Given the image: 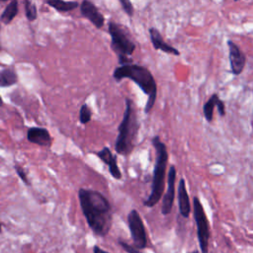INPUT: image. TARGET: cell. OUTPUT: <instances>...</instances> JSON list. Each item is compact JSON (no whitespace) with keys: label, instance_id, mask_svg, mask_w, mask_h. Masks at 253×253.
<instances>
[{"label":"cell","instance_id":"obj_1","mask_svg":"<svg viewBox=\"0 0 253 253\" xmlns=\"http://www.w3.org/2000/svg\"><path fill=\"white\" fill-rule=\"evenodd\" d=\"M78 198L82 212L92 231L99 236H106L112 226L113 212L109 201L100 192L80 189Z\"/></svg>","mask_w":253,"mask_h":253},{"label":"cell","instance_id":"obj_8","mask_svg":"<svg viewBox=\"0 0 253 253\" xmlns=\"http://www.w3.org/2000/svg\"><path fill=\"white\" fill-rule=\"evenodd\" d=\"M175 182H176V168L171 165L167 174V190L162 200L161 212L167 215L171 212L173 208V203L175 199Z\"/></svg>","mask_w":253,"mask_h":253},{"label":"cell","instance_id":"obj_21","mask_svg":"<svg viewBox=\"0 0 253 253\" xmlns=\"http://www.w3.org/2000/svg\"><path fill=\"white\" fill-rule=\"evenodd\" d=\"M120 4L122 5V8H123L124 12H125L127 16L131 17V16L133 15L134 10H133V6H132V4H131L130 1H128V0H120Z\"/></svg>","mask_w":253,"mask_h":253},{"label":"cell","instance_id":"obj_5","mask_svg":"<svg viewBox=\"0 0 253 253\" xmlns=\"http://www.w3.org/2000/svg\"><path fill=\"white\" fill-rule=\"evenodd\" d=\"M108 28L112 40L111 46L118 57L131 55L135 49V44L127 31L116 22H110Z\"/></svg>","mask_w":253,"mask_h":253},{"label":"cell","instance_id":"obj_26","mask_svg":"<svg viewBox=\"0 0 253 253\" xmlns=\"http://www.w3.org/2000/svg\"><path fill=\"white\" fill-rule=\"evenodd\" d=\"M191 253H199L197 250H195V251H193V252H191Z\"/></svg>","mask_w":253,"mask_h":253},{"label":"cell","instance_id":"obj_20","mask_svg":"<svg viewBox=\"0 0 253 253\" xmlns=\"http://www.w3.org/2000/svg\"><path fill=\"white\" fill-rule=\"evenodd\" d=\"M91 117H92V112L91 109L88 107L87 104H83L80 108V112H79V120L80 123L83 125L88 124L91 121Z\"/></svg>","mask_w":253,"mask_h":253},{"label":"cell","instance_id":"obj_27","mask_svg":"<svg viewBox=\"0 0 253 253\" xmlns=\"http://www.w3.org/2000/svg\"><path fill=\"white\" fill-rule=\"evenodd\" d=\"M1 48H2V47H1V43H0V50H1Z\"/></svg>","mask_w":253,"mask_h":253},{"label":"cell","instance_id":"obj_22","mask_svg":"<svg viewBox=\"0 0 253 253\" xmlns=\"http://www.w3.org/2000/svg\"><path fill=\"white\" fill-rule=\"evenodd\" d=\"M15 170H16V172H17V174H18V176L20 177V179L25 183V184H27V185H30V182H29V179L27 178V174H26V172H25V170L23 169V167L21 166V165H18V164H16L15 165Z\"/></svg>","mask_w":253,"mask_h":253},{"label":"cell","instance_id":"obj_17","mask_svg":"<svg viewBox=\"0 0 253 253\" xmlns=\"http://www.w3.org/2000/svg\"><path fill=\"white\" fill-rule=\"evenodd\" d=\"M19 11V7H18V1L13 0L11 1L5 8V10L2 12L1 16H0V21L5 24L8 25L10 24L14 18L16 17V15L18 14Z\"/></svg>","mask_w":253,"mask_h":253},{"label":"cell","instance_id":"obj_13","mask_svg":"<svg viewBox=\"0 0 253 253\" xmlns=\"http://www.w3.org/2000/svg\"><path fill=\"white\" fill-rule=\"evenodd\" d=\"M27 138L30 142L41 145L50 146L52 138L47 129L43 127H30L27 131Z\"/></svg>","mask_w":253,"mask_h":253},{"label":"cell","instance_id":"obj_4","mask_svg":"<svg viewBox=\"0 0 253 253\" xmlns=\"http://www.w3.org/2000/svg\"><path fill=\"white\" fill-rule=\"evenodd\" d=\"M137 129V119L132 101L126 98L123 120L119 126V134L115 141V149L119 154L128 155L132 151Z\"/></svg>","mask_w":253,"mask_h":253},{"label":"cell","instance_id":"obj_10","mask_svg":"<svg viewBox=\"0 0 253 253\" xmlns=\"http://www.w3.org/2000/svg\"><path fill=\"white\" fill-rule=\"evenodd\" d=\"M80 13L84 18L89 20L97 29H101L104 26L105 18L94 3L87 0L82 1V3L80 4Z\"/></svg>","mask_w":253,"mask_h":253},{"label":"cell","instance_id":"obj_6","mask_svg":"<svg viewBox=\"0 0 253 253\" xmlns=\"http://www.w3.org/2000/svg\"><path fill=\"white\" fill-rule=\"evenodd\" d=\"M193 213L197 226V237L201 253H208L209 240L211 236L210 225L203 205L197 196H195L193 199Z\"/></svg>","mask_w":253,"mask_h":253},{"label":"cell","instance_id":"obj_7","mask_svg":"<svg viewBox=\"0 0 253 253\" xmlns=\"http://www.w3.org/2000/svg\"><path fill=\"white\" fill-rule=\"evenodd\" d=\"M127 224L134 247L139 250L144 249L147 245L146 231L140 214L136 210H131L127 214Z\"/></svg>","mask_w":253,"mask_h":253},{"label":"cell","instance_id":"obj_24","mask_svg":"<svg viewBox=\"0 0 253 253\" xmlns=\"http://www.w3.org/2000/svg\"><path fill=\"white\" fill-rule=\"evenodd\" d=\"M2 106H3V100H2V98L0 96V107H2Z\"/></svg>","mask_w":253,"mask_h":253},{"label":"cell","instance_id":"obj_18","mask_svg":"<svg viewBox=\"0 0 253 253\" xmlns=\"http://www.w3.org/2000/svg\"><path fill=\"white\" fill-rule=\"evenodd\" d=\"M45 4L53 7L56 11L59 12H69L78 7L76 1H62V0H47Z\"/></svg>","mask_w":253,"mask_h":253},{"label":"cell","instance_id":"obj_2","mask_svg":"<svg viewBox=\"0 0 253 253\" xmlns=\"http://www.w3.org/2000/svg\"><path fill=\"white\" fill-rule=\"evenodd\" d=\"M113 77L118 82L124 78H128L137 84L138 87L144 92V94L147 95L144 113H150L156 101L157 85L153 75L146 67L137 64L121 65L114 70Z\"/></svg>","mask_w":253,"mask_h":253},{"label":"cell","instance_id":"obj_23","mask_svg":"<svg viewBox=\"0 0 253 253\" xmlns=\"http://www.w3.org/2000/svg\"><path fill=\"white\" fill-rule=\"evenodd\" d=\"M93 253H110V252L105 251V250H103L101 247L95 245V246L93 247Z\"/></svg>","mask_w":253,"mask_h":253},{"label":"cell","instance_id":"obj_11","mask_svg":"<svg viewBox=\"0 0 253 253\" xmlns=\"http://www.w3.org/2000/svg\"><path fill=\"white\" fill-rule=\"evenodd\" d=\"M96 155L109 167V171L111 175L117 179L120 180L122 178V172L118 166V161H117V156L112 153L109 147L105 146L100 150L99 152L96 153Z\"/></svg>","mask_w":253,"mask_h":253},{"label":"cell","instance_id":"obj_14","mask_svg":"<svg viewBox=\"0 0 253 253\" xmlns=\"http://www.w3.org/2000/svg\"><path fill=\"white\" fill-rule=\"evenodd\" d=\"M149 36H150V41L152 42V45L155 49H158V50H162L166 53H171V54H174V55H179L180 54V51L168 44L167 42H164L161 34L159 33V31L155 28H150L149 29Z\"/></svg>","mask_w":253,"mask_h":253},{"label":"cell","instance_id":"obj_3","mask_svg":"<svg viewBox=\"0 0 253 253\" xmlns=\"http://www.w3.org/2000/svg\"><path fill=\"white\" fill-rule=\"evenodd\" d=\"M152 145L156 150V158L153 170L151 192L148 198L143 202V205L147 208L154 207L162 198L165 186L166 166L168 162V152L166 145L161 141L158 135H155L152 138Z\"/></svg>","mask_w":253,"mask_h":253},{"label":"cell","instance_id":"obj_19","mask_svg":"<svg viewBox=\"0 0 253 253\" xmlns=\"http://www.w3.org/2000/svg\"><path fill=\"white\" fill-rule=\"evenodd\" d=\"M24 5H25V13H26V17L27 19L30 21V22H33L37 19L38 17V9H37V6L29 1V0H26L24 2Z\"/></svg>","mask_w":253,"mask_h":253},{"label":"cell","instance_id":"obj_16","mask_svg":"<svg viewBox=\"0 0 253 253\" xmlns=\"http://www.w3.org/2000/svg\"><path fill=\"white\" fill-rule=\"evenodd\" d=\"M18 82V75L14 68L6 67L0 70V87H9Z\"/></svg>","mask_w":253,"mask_h":253},{"label":"cell","instance_id":"obj_15","mask_svg":"<svg viewBox=\"0 0 253 253\" xmlns=\"http://www.w3.org/2000/svg\"><path fill=\"white\" fill-rule=\"evenodd\" d=\"M178 204H179V211L180 214L187 218L190 215L191 206H190V199L186 188V182L183 178L180 179L178 185Z\"/></svg>","mask_w":253,"mask_h":253},{"label":"cell","instance_id":"obj_9","mask_svg":"<svg viewBox=\"0 0 253 253\" xmlns=\"http://www.w3.org/2000/svg\"><path fill=\"white\" fill-rule=\"evenodd\" d=\"M227 45L229 51V62L231 72L234 75H239L245 67L246 56L238 47V45L232 41H227Z\"/></svg>","mask_w":253,"mask_h":253},{"label":"cell","instance_id":"obj_12","mask_svg":"<svg viewBox=\"0 0 253 253\" xmlns=\"http://www.w3.org/2000/svg\"><path fill=\"white\" fill-rule=\"evenodd\" d=\"M217 108V111L221 117L225 116V105L224 103L218 98L217 94H212L210 99L204 104L203 107V113L204 117L207 120V122L211 123L213 118V109Z\"/></svg>","mask_w":253,"mask_h":253},{"label":"cell","instance_id":"obj_25","mask_svg":"<svg viewBox=\"0 0 253 253\" xmlns=\"http://www.w3.org/2000/svg\"><path fill=\"white\" fill-rule=\"evenodd\" d=\"M1 232H2V224L0 223V233H1Z\"/></svg>","mask_w":253,"mask_h":253}]
</instances>
